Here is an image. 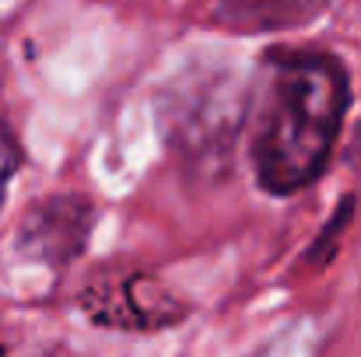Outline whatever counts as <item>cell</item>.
Masks as SVG:
<instances>
[{
    "instance_id": "1",
    "label": "cell",
    "mask_w": 361,
    "mask_h": 357,
    "mask_svg": "<svg viewBox=\"0 0 361 357\" xmlns=\"http://www.w3.org/2000/svg\"><path fill=\"white\" fill-rule=\"evenodd\" d=\"M252 137L256 179L291 196L312 186L334 151L351 106V81L337 56L281 46L263 56V102Z\"/></svg>"
},
{
    "instance_id": "2",
    "label": "cell",
    "mask_w": 361,
    "mask_h": 357,
    "mask_svg": "<svg viewBox=\"0 0 361 357\" xmlns=\"http://www.w3.org/2000/svg\"><path fill=\"white\" fill-rule=\"evenodd\" d=\"M85 312L99 326L120 330H161L183 319V305L151 277H126V280H99L85 291Z\"/></svg>"
},
{
    "instance_id": "3",
    "label": "cell",
    "mask_w": 361,
    "mask_h": 357,
    "mask_svg": "<svg viewBox=\"0 0 361 357\" xmlns=\"http://www.w3.org/2000/svg\"><path fill=\"white\" fill-rule=\"evenodd\" d=\"M92 203L81 196H53L28 211L21 225V249L42 263L63 266L71 263L92 232Z\"/></svg>"
},
{
    "instance_id": "4",
    "label": "cell",
    "mask_w": 361,
    "mask_h": 357,
    "mask_svg": "<svg viewBox=\"0 0 361 357\" xmlns=\"http://www.w3.org/2000/svg\"><path fill=\"white\" fill-rule=\"evenodd\" d=\"M330 0H218L214 25L235 35H267L312 25Z\"/></svg>"
},
{
    "instance_id": "5",
    "label": "cell",
    "mask_w": 361,
    "mask_h": 357,
    "mask_svg": "<svg viewBox=\"0 0 361 357\" xmlns=\"http://www.w3.org/2000/svg\"><path fill=\"white\" fill-rule=\"evenodd\" d=\"M21 168V144L11 133L7 123H0V203H4V189L11 182V175Z\"/></svg>"
},
{
    "instance_id": "6",
    "label": "cell",
    "mask_w": 361,
    "mask_h": 357,
    "mask_svg": "<svg viewBox=\"0 0 361 357\" xmlns=\"http://www.w3.org/2000/svg\"><path fill=\"white\" fill-rule=\"evenodd\" d=\"M348 161L355 168H361V126H358V133H355V140H351V147H348Z\"/></svg>"
}]
</instances>
